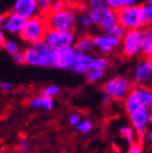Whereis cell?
Masks as SVG:
<instances>
[{
    "label": "cell",
    "mask_w": 152,
    "mask_h": 153,
    "mask_svg": "<svg viewBox=\"0 0 152 153\" xmlns=\"http://www.w3.org/2000/svg\"><path fill=\"white\" fill-rule=\"evenodd\" d=\"M24 52L26 64L29 66L43 68L59 67V51L49 48L44 41L27 46Z\"/></svg>",
    "instance_id": "obj_1"
},
{
    "label": "cell",
    "mask_w": 152,
    "mask_h": 153,
    "mask_svg": "<svg viewBox=\"0 0 152 153\" xmlns=\"http://www.w3.org/2000/svg\"><path fill=\"white\" fill-rule=\"evenodd\" d=\"M78 10L72 7H66L57 13H49L45 16L48 30L61 32H72L76 29Z\"/></svg>",
    "instance_id": "obj_2"
},
{
    "label": "cell",
    "mask_w": 152,
    "mask_h": 153,
    "mask_svg": "<svg viewBox=\"0 0 152 153\" xmlns=\"http://www.w3.org/2000/svg\"><path fill=\"white\" fill-rule=\"evenodd\" d=\"M47 31L48 27L46 24L45 16L40 15V16L27 20L18 37L22 43L30 46L44 41V37H45Z\"/></svg>",
    "instance_id": "obj_3"
},
{
    "label": "cell",
    "mask_w": 152,
    "mask_h": 153,
    "mask_svg": "<svg viewBox=\"0 0 152 153\" xmlns=\"http://www.w3.org/2000/svg\"><path fill=\"white\" fill-rule=\"evenodd\" d=\"M134 87V83L129 76H115L110 78L103 85V91H105L113 98V100L124 102L126 98L131 94Z\"/></svg>",
    "instance_id": "obj_4"
},
{
    "label": "cell",
    "mask_w": 152,
    "mask_h": 153,
    "mask_svg": "<svg viewBox=\"0 0 152 153\" xmlns=\"http://www.w3.org/2000/svg\"><path fill=\"white\" fill-rule=\"evenodd\" d=\"M120 52L127 59H134L143 54V29L127 31L120 41Z\"/></svg>",
    "instance_id": "obj_5"
},
{
    "label": "cell",
    "mask_w": 152,
    "mask_h": 153,
    "mask_svg": "<svg viewBox=\"0 0 152 153\" xmlns=\"http://www.w3.org/2000/svg\"><path fill=\"white\" fill-rule=\"evenodd\" d=\"M117 22L124 27L127 31L144 29L145 24H144L140 5L136 4L118 11L117 12Z\"/></svg>",
    "instance_id": "obj_6"
},
{
    "label": "cell",
    "mask_w": 152,
    "mask_h": 153,
    "mask_svg": "<svg viewBox=\"0 0 152 153\" xmlns=\"http://www.w3.org/2000/svg\"><path fill=\"white\" fill-rule=\"evenodd\" d=\"M76 39L77 35L75 31L61 32L55 31V30H48L45 37H44V42L46 43V45L57 51L74 46L76 43Z\"/></svg>",
    "instance_id": "obj_7"
},
{
    "label": "cell",
    "mask_w": 152,
    "mask_h": 153,
    "mask_svg": "<svg viewBox=\"0 0 152 153\" xmlns=\"http://www.w3.org/2000/svg\"><path fill=\"white\" fill-rule=\"evenodd\" d=\"M120 41L119 38L100 32L93 35L94 51L99 53V55L107 56L120 49Z\"/></svg>",
    "instance_id": "obj_8"
},
{
    "label": "cell",
    "mask_w": 152,
    "mask_h": 153,
    "mask_svg": "<svg viewBox=\"0 0 152 153\" xmlns=\"http://www.w3.org/2000/svg\"><path fill=\"white\" fill-rule=\"evenodd\" d=\"M149 114L150 108H147L145 106H142L137 111L133 112L132 114L128 115L130 126L133 128V130L136 132L138 137V143H142L146 132L149 129Z\"/></svg>",
    "instance_id": "obj_9"
},
{
    "label": "cell",
    "mask_w": 152,
    "mask_h": 153,
    "mask_svg": "<svg viewBox=\"0 0 152 153\" xmlns=\"http://www.w3.org/2000/svg\"><path fill=\"white\" fill-rule=\"evenodd\" d=\"M131 79L134 85L144 86V87H152V63L147 59L139 61L134 66L131 74Z\"/></svg>",
    "instance_id": "obj_10"
},
{
    "label": "cell",
    "mask_w": 152,
    "mask_h": 153,
    "mask_svg": "<svg viewBox=\"0 0 152 153\" xmlns=\"http://www.w3.org/2000/svg\"><path fill=\"white\" fill-rule=\"evenodd\" d=\"M95 27L101 31L117 22V12L109 5L90 10Z\"/></svg>",
    "instance_id": "obj_11"
},
{
    "label": "cell",
    "mask_w": 152,
    "mask_h": 153,
    "mask_svg": "<svg viewBox=\"0 0 152 153\" xmlns=\"http://www.w3.org/2000/svg\"><path fill=\"white\" fill-rule=\"evenodd\" d=\"M81 54H82V53L77 51L74 46L60 50L59 51V67H57V69L68 70V71H72V72H74V74H76Z\"/></svg>",
    "instance_id": "obj_12"
},
{
    "label": "cell",
    "mask_w": 152,
    "mask_h": 153,
    "mask_svg": "<svg viewBox=\"0 0 152 153\" xmlns=\"http://www.w3.org/2000/svg\"><path fill=\"white\" fill-rule=\"evenodd\" d=\"M12 12L26 20L40 16L39 9L35 0H16L13 4Z\"/></svg>",
    "instance_id": "obj_13"
},
{
    "label": "cell",
    "mask_w": 152,
    "mask_h": 153,
    "mask_svg": "<svg viewBox=\"0 0 152 153\" xmlns=\"http://www.w3.org/2000/svg\"><path fill=\"white\" fill-rule=\"evenodd\" d=\"M26 22V19L20 17L19 15L15 14L13 12H10L7 14L3 15V20L1 27H2L5 34L7 33L12 36H18L20 31L22 30V28H24Z\"/></svg>",
    "instance_id": "obj_14"
},
{
    "label": "cell",
    "mask_w": 152,
    "mask_h": 153,
    "mask_svg": "<svg viewBox=\"0 0 152 153\" xmlns=\"http://www.w3.org/2000/svg\"><path fill=\"white\" fill-rule=\"evenodd\" d=\"M95 24L93 22V17L90 10L88 9H81L78 11L77 16V25L76 29L82 32L83 34H89L95 29Z\"/></svg>",
    "instance_id": "obj_15"
},
{
    "label": "cell",
    "mask_w": 152,
    "mask_h": 153,
    "mask_svg": "<svg viewBox=\"0 0 152 153\" xmlns=\"http://www.w3.org/2000/svg\"><path fill=\"white\" fill-rule=\"evenodd\" d=\"M28 105L31 108H35V110L51 111L54 108L55 101L53 98H49V97L38 95L29 99Z\"/></svg>",
    "instance_id": "obj_16"
},
{
    "label": "cell",
    "mask_w": 152,
    "mask_h": 153,
    "mask_svg": "<svg viewBox=\"0 0 152 153\" xmlns=\"http://www.w3.org/2000/svg\"><path fill=\"white\" fill-rule=\"evenodd\" d=\"M132 93L136 96V98L139 100L140 104L147 108H152V91L150 87L134 85Z\"/></svg>",
    "instance_id": "obj_17"
},
{
    "label": "cell",
    "mask_w": 152,
    "mask_h": 153,
    "mask_svg": "<svg viewBox=\"0 0 152 153\" xmlns=\"http://www.w3.org/2000/svg\"><path fill=\"white\" fill-rule=\"evenodd\" d=\"M74 47L80 53L90 54L94 51L93 35H90V34H82V35H80L79 37H77Z\"/></svg>",
    "instance_id": "obj_18"
},
{
    "label": "cell",
    "mask_w": 152,
    "mask_h": 153,
    "mask_svg": "<svg viewBox=\"0 0 152 153\" xmlns=\"http://www.w3.org/2000/svg\"><path fill=\"white\" fill-rule=\"evenodd\" d=\"M105 74V70L101 69L97 66L90 67L89 69L84 74V78H85V81L89 84H96L98 82L101 81L103 76Z\"/></svg>",
    "instance_id": "obj_19"
},
{
    "label": "cell",
    "mask_w": 152,
    "mask_h": 153,
    "mask_svg": "<svg viewBox=\"0 0 152 153\" xmlns=\"http://www.w3.org/2000/svg\"><path fill=\"white\" fill-rule=\"evenodd\" d=\"M122 103H124V112L127 113V115L132 114L133 112H135V111H137L138 108L143 106V105L140 104L139 100L136 98V96L132 91H131V94L127 97L126 100Z\"/></svg>",
    "instance_id": "obj_20"
},
{
    "label": "cell",
    "mask_w": 152,
    "mask_h": 153,
    "mask_svg": "<svg viewBox=\"0 0 152 153\" xmlns=\"http://www.w3.org/2000/svg\"><path fill=\"white\" fill-rule=\"evenodd\" d=\"M2 48L5 52L11 54L12 56L14 54H16V53L22 51V45H20L19 41L17 38H14V37H7V39H5L4 44H3Z\"/></svg>",
    "instance_id": "obj_21"
},
{
    "label": "cell",
    "mask_w": 152,
    "mask_h": 153,
    "mask_svg": "<svg viewBox=\"0 0 152 153\" xmlns=\"http://www.w3.org/2000/svg\"><path fill=\"white\" fill-rule=\"evenodd\" d=\"M119 133L124 139L127 140V143H129L130 146L134 145V143H138V137L136 132L133 130V128L131 126H122L119 129Z\"/></svg>",
    "instance_id": "obj_22"
},
{
    "label": "cell",
    "mask_w": 152,
    "mask_h": 153,
    "mask_svg": "<svg viewBox=\"0 0 152 153\" xmlns=\"http://www.w3.org/2000/svg\"><path fill=\"white\" fill-rule=\"evenodd\" d=\"M101 32L104 34H107V35H110V36H113V37H116V38L121 39V38L124 36V34L127 33V30L121 26V25H119L118 22H116V24L110 26L109 28L102 30Z\"/></svg>",
    "instance_id": "obj_23"
},
{
    "label": "cell",
    "mask_w": 152,
    "mask_h": 153,
    "mask_svg": "<svg viewBox=\"0 0 152 153\" xmlns=\"http://www.w3.org/2000/svg\"><path fill=\"white\" fill-rule=\"evenodd\" d=\"M137 2L138 0H107V5L115 10L116 12H118L122 9L136 5Z\"/></svg>",
    "instance_id": "obj_24"
},
{
    "label": "cell",
    "mask_w": 152,
    "mask_h": 153,
    "mask_svg": "<svg viewBox=\"0 0 152 153\" xmlns=\"http://www.w3.org/2000/svg\"><path fill=\"white\" fill-rule=\"evenodd\" d=\"M152 49V28L145 27L143 29V54L146 55Z\"/></svg>",
    "instance_id": "obj_25"
},
{
    "label": "cell",
    "mask_w": 152,
    "mask_h": 153,
    "mask_svg": "<svg viewBox=\"0 0 152 153\" xmlns=\"http://www.w3.org/2000/svg\"><path fill=\"white\" fill-rule=\"evenodd\" d=\"M140 7H142L145 27H151L152 28V4L145 2L144 4L140 5Z\"/></svg>",
    "instance_id": "obj_26"
},
{
    "label": "cell",
    "mask_w": 152,
    "mask_h": 153,
    "mask_svg": "<svg viewBox=\"0 0 152 153\" xmlns=\"http://www.w3.org/2000/svg\"><path fill=\"white\" fill-rule=\"evenodd\" d=\"M60 91H61V89H60V87L57 85H48V86H45L44 88L40 89L39 95L54 99V97H57V96L59 95Z\"/></svg>",
    "instance_id": "obj_27"
},
{
    "label": "cell",
    "mask_w": 152,
    "mask_h": 153,
    "mask_svg": "<svg viewBox=\"0 0 152 153\" xmlns=\"http://www.w3.org/2000/svg\"><path fill=\"white\" fill-rule=\"evenodd\" d=\"M93 122L90 121L89 119H82L76 128L78 130V132H80V133L87 134L93 130Z\"/></svg>",
    "instance_id": "obj_28"
},
{
    "label": "cell",
    "mask_w": 152,
    "mask_h": 153,
    "mask_svg": "<svg viewBox=\"0 0 152 153\" xmlns=\"http://www.w3.org/2000/svg\"><path fill=\"white\" fill-rule=\"evenodd\" d=\"M85 4L88 10H95L107 5V0H85Z\"/></svg>",
    "instance_id": "obj_29"
},
{
    "label": "cell",
    "mask_w": 152,
    "mask_h": 153,
    "mask_svg": "<svg viewBox=\"0 0 152 153\" xmlns=\"http://www.w3.org/2000/svg\"><path fill=\"white\" fill-rule=\"evenodd\" d=\"M36 3L38 5V9H39V12L42 16H46L47 14H49L50 12V3L48 2V0H35Z\"/></svg>",
    "instance_id": "obj_30"
},
{
    "label": "cell",
    "mask_w": 152,
    "mask_h": 153,
    "mask_svg": "<svg viewBox=\"0 0 152 153\" xmlns=\"http://www.w3.org/2000/svg\"><path fill=\"white\" fill-rule=\"evenodd\" d=\"M66 7H68V5H67L66 1H65V0H60L59 2H55V3H53V4H51V7H50V12L49 13H57V12H60V11L64 10Z\"/></svg>",
    "instance_id": "obj_31"
},
{
    "label": "cell",
    "mask_w": 152,
    "mask_h": 153,
    "mask_svg": "<svg viewBox=\"0 0 152 153\" xmlns=\"http://www.w3.org/2000/svg\"><path fill=\"white\" fill-rule=\"evenodd\" d=\"M81 120H82V117H81V115L78 114V113H72V114L69 115L68 118H67L68 123L70 124V126H72V127H77V126L80 123Z\"/></svg>",
    "instance_id": "obj_32"
},
{
    "label": "cell",
    "mask_w": 152,
    "mask_h": 153,
    "mask_svg": "<svg viewBox=\"0 0 152 153\" xmlns=\"http://www.w3.org/2000/svg\"><path fill=\"white\" fill-rule=\"evenodd\" d=\"M142 145L144 146H148L149 148L152 149V128L151 129H148V131L146 132L145 136H144L143 140H142Z\"/></svg>",
    "instance_id": "obj_33"
},
{
    "label": "cell",
    "mask_w": 152,
    "mask_h": 153,
    "mask_svg": "<svg viewBox=\"0 0 152 153\" xmlns=\"http://www.w3.org/2000/svg\"><path fill=\"white\" fill-rule=\"evenodd\" d=\"M128 153H147V152H146L145 148H144V146L142 143H136L134 145H132V146H130Z\"/></svg>",
    "instance_id": "obj_34"
},
{
    "label": "cell",
    "mask_w": 152,
    "mask_h": 153,
    "mask_svg": "<svg viewBox=\"0 0 152 153\" xmlns=\"http://www.w3.org/2000/svg\"><path fill=\"white\" fill-rule=\"evenodd\" d=\"M12 59H13V61L18 65L26 64V56H25L24 50L20 51V52H18V53H16V54H14L12 56Z\"/></svg>",
    "instance_id": "obj_35"
},
{
    "label": "cell",
    "mask_w": 152,
    "mask_h": 153,
    "mask_svg": "<svg viewBox=\"0 0 152 153\" xmlns=\"http://www.w3.org/2000/svg\"><path fill=\"white\" fill-rule=\"evenodd\" d=\"M2 20H3V15H0V47H2L3 44H4L5 39H7V36H5V32L3 31L2 27Z\"/></svg>",
    "instance_id": "obj_36"
},
{
    "label": "cell",
    "mask_w": 152,
    "mask_h": 153,
    "mask_svg": "<svg viewBox=\"0 0 152 153\" xmlns=\"http://www.w3.org/2000/svg\"><path fill=\"white\" fill-rule=\"evenodd\" d=\"M112 101H113L112 97H111L107 91L102 89V104L104 105V106H107V105H110L112 103Z\"/></svg>",
    "instance_id": "obj_37"
},
{
    "label": "cell",
    "mask_w": 152,
    "mask_h": 153,
    "mask_svg": "<svg viewBox=\"0 0 152 153\" xmlns=\"http://www.w3.org/2000/svg\"><path fill=\"white\" fill-rule=\"evenodd\" d=\"M0 89L2 91H12L14 89V85L10 82H1L0 83Z\"/></svg>",
    "instance_id": "obj_38"
},
{
    "label": "cell",
    "mask_w": 152,
    "mask_h": 153,
    "mask_svg": "<svg viewBox=\"0 0 152 153\" xmlns=\"http://www.w3.org/2000/svg\"><path fill=\"white\" fill-rule=\"evenodd\" d=\"M28 145H29V143L27 140H25V139L18 140L16 143V146H17V148H18V149H20V148H28Z\"/></svg>",
    "instance_id": "obj_39"
},
{
    "label": "cell",
    "mask_w": 152,
    "mask_h": 153,
    "mask_svg": "<svg viewBox=\"0 0 152 153\" xmlns=\"http://www.w3.org/2000/svg\"><path fill=\"white\" fill-rule=\"evenodd\" d=\"M16 153H30V149L29 148H20L17 150Z\"/></svg>",
    "instance_id": "obj_40"
},
{
    "label": "cell",
    "mask_w": 152,
    "mask_h": 153,
    "mask_svg": "<svg viewBox=\"0 0 152 153\" xmlns=\"http://www.w3.org/2000/svg\"><path fill=\"white\" fill-rule=\"evenodd\" d=\"M145 56H146V59H147V60L149 61V62L152 63V49L149 51V52L147 53V54L145 55Z\"/></svg>",
    "instance_id": "obj_41"
},
{
    "label": "cell",
    "mask_w": 152,
    "mask_h": 153,
    "mask_svg": "<svg viewBox=\"0 0 152 153\" xmlns=\"http://www.w3.org/2000/svg\"><path fill=\"white\" fill-rule=\"evenodd\" d=\"M149 126L152 128V108L150 110V114H149Z\"/></svg>",
    "instance_id": "obj_42"
},
{
    "label": "cell",
    "mask_w": 152,
    "mask_h": 153,
    "mask_svg": "<svg viewBox=\"0 0 152 153\" xmlns=\"http://www.w3.org/2000/svg\"><path fill=\"white\" fill-rule=\"evenodd\" d=\"M60 0H48V2L50 3V5L51 4H53V3H55V2H59Z\"/></svg>",
    "instance_id": "obj_43"
},
{
    "label": "cell",
    "mask_w": 152,
    "mask_h": 153,
    "mask_svg": "<svg viewBox=\"0 0 152 153\" xmlns=\"http://www.w3.org/2000/svg\"><path fill=\"white\" fill-rule=\"evenodd\" d=\"M146 3H149V4H152V0H146Z\"/></svg>",
    "instance_id": "obj_44"
}]
</instances>
